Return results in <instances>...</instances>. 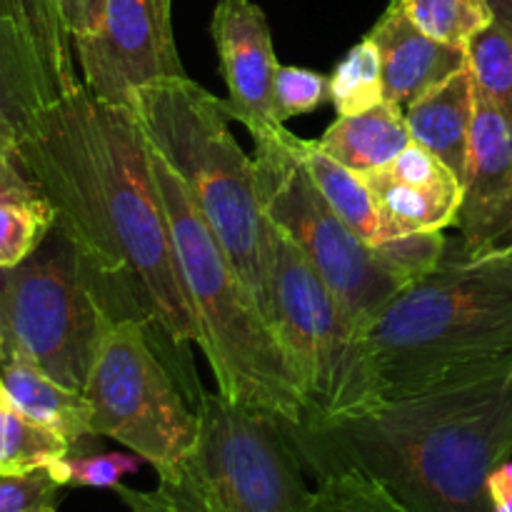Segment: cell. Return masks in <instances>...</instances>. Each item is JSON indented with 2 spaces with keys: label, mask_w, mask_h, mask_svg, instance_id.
<instances>
[{
  "label": "cell",
  "mask_w": 512,
  "mask_h": 512,
  "mask_svg": "<svg viewBox=\"0 0 512 512\" xmlns=\"http://www.w3.org/2000/svg\"><path fill=\"white\" fill-rule=\"evenodd\" d=\"M18 155L105 305L118 290L125 313L143 318L175 348L198 345V320L180 278L148 143L130 108L103 103L78 85L50 103Z\"/></svg>",
  "instance_id": "6da1fadb"
},
{
  "label": "cell",
  "mask_w": 512,
  "mask_h": 512,
  "mask_svg": "<svg viewBox=\"0 0 512 512\" xmlns=\"http://www.w3.org/2000/svg\"><path fill=\"white\" fill-rule=\"evenodd\" d=\"M288 433L318 480L355 470L408 512H493L488 478L512 458V353L358 418Z\"/></svg>",
  "instance_id": "7a4b0ae2"
},
{
  "label": "cell",
  "mask_w": 512,
  "mask_h": 512,
  "mask_svg": "<svg viewBox=\"0 0 512 512\" xmlns=\"http://www.w3.org/2000/svg\"><path fill=\"white\" fill-rule=\"evenodd\" d=\"M365 340L385 403L512 353V253L470 258L448 245L438 268L375 315Z\"/></svg>",
  "instance_id": "3957f363"
},
{
  "label": "cell",
  "mask_w": 512,
  "mask_h": 512,
  "mask_svg": "<svg viewBox=\"0 0 512 512\" xmlns=\"http://www.w3.org/2000/svg\"><path fill=\"white\" fill-rule=\"evenodd\" d=\"M148 155L180 278L198 320V348L213 370L218 393L228 403L300 428L305 423L303 398L258 295L230 263L175 170L150 143Z\"/></svg>",
  "instance_id": "277c9868"
},
{
  "label": "cell",
  "mask_w": 512,
  "mask_h": 512,
  "mask_svg": "<svg viewBox=\"0 0 512 512\" xmlns=\"http://www.w3.org/2000/svg\"><path fill=\"white\" fill-rule=\"evenodd\" d=\"M130 113L145 140L175 170L230 263L263 305L260 243L265 215L253 155L230 133L228 100L188 75H165L135 90Z\"/></svg>",
  "instance_id": "5b68a950"
},
{
  "label": "cell",
  "mask_w": 512,
  "mask_h": 512,
  "mask_svg": "<svg viewBox=\"0 0 512 512\" xmlns=\"http://www.w3.org/2000/svg\"><path fill=\"white\" fill-rule=\"evenodd\" d=\"M198 438L153 490H113L130 512H310L303 460L288 425L203 393Z\"/></svg>",
  "instance_id": "8992f818"
},
{
  "label": "cell",
  "mask_w": 512,
  "mask_h": 512,
  "mask_svg": "<svg viewBox=\"0 0 512 512\" xmlns=\"http://www.w3.org/2000/svg\"><path fill=\"white\" fill-rule=\"evenodd\" d=\"M265 318L305 405L303 425L358 418L385 403L365 330L303 250L263 218ZM300 425V428H303Z\"/></svg>",
  "instance_id": "52a82bcc"
},
{
  "label": "cell",
  "mask_w": 512,
  "mask_h": 512,
  "mask_svg": "<svg viewBox=\"0 0 512 512\" xmlns=\"http://www.w3.org/2000/svg\"><path fill=\"white\" fill-rule=\"evenodd\" d=\"M78 248L58 228L15 268H0L5 358L18 355L83 393L100 330L110 318Z\"/></svg>",
  "instance_id": "ba28073f"
},
{
  "label": "cell",
  "mask_w": 512,
  "mask_h": 512,
  "mask_svg": "<svg viewBox=\"0 0 512 512\" xmlns=\"http://www.w3.org/2000/svg\"><path fill=\"white\" fill-rule=\"evenodd\" d=\"M298 143V135L285 125L253 138L263 215L303 250L335 298L365 330L403 285L378 263L373 245L330 208L300 158Z\"/></svg>",
  "instance_id": "9c48e42d"
},
{
  "label": "cell",
  "mask_w": 512,
  "mask_h": 512,
  "mask_svg": "<svg viewBox=\"0 0 512 512\" xmlns=\"http://www.w3.org/2000/svg\"><path fill=\"white\" fill-rule=\"evenodd\" d=\"M83 395L95 438L118 440L158 475L170 473L198 438V413L155 353L150 325L135 315L105 320Z\"/></svg>",
  "instance_id": "30bf717a"
},
{
  "label": "cell",
  "mask_w": 512,
  "mask_h": 512,
  "mask_svg": "<svg viewBox=\"0 0 512 512\" xmlns=\"http://www.w3.org/2000/svg\"><path fill=\"white\" fill-rule=\"evenodd\" d=\"M80 85L93 98L130 108L135 90L165 75H185L173 20L155 0H105L90 33L73 43Z\"/></svg>",
  "instance_id": "8fae6325"
},
{
  "label": "cell",
  "mask_w": 512,
  "mask_h": 512,
  "mask_svg": "<svg viewBox=\"0 0 512 512\" xmlns=\"http://www.w3.org/2000/svg\"><path fill=\"white\" fill-rule=\"evenodd\" d=\"M455 228L470 258L512 253V120L480 90Z\"/></svg>",
  "instance_id": "7c38bea8"
},
{
  "label": "cell",
  "mask_w": 512,
  "mask_h": 512,
  "mask_svg": "<svg viewBox=\"0 0 512 512\" xmlns=\"http://www.w3.org/2000/svg\"><path fill=\"white\" fill-rule=\"evenodd\" d=\"M210 33L228 85L233 120L243 123L253 138L283 128L273 98L280 63L263 8L253 0H218Z\"/></svg>",
  "instance_id": "4fadbf2b"
},
{
  "label": "cell",
  "mask_w": 512,
  "mask_h": 512,
  "mask_svg": "<svg viewBox=\"0 0 512 512\" xmlns=\"http://www.w3.org/2000/svg\"><path fill=\"white\" fill-rule=\"evenodd\" d=\"M380 220V243L455 225L463 183L423 145L410 143L395 160L360 173Z\"/></svg>",
  "instance_id": "5bb4252c"
},
{
  "label": "cell",
  "mask_w": 512,
  "mask_h": 512,
  "mask_svg": "<svg viewBox=\"0 0 512 512\" xmlns=\"http://www.w3.org/2000/svg\"><path fill=\"white\" fill-rule=\"evenodd\" d=\"M368 38L378 45L388 103L410 105L470 63L468 48L438 43L420 33L398 8L388 5Z\"/></svg>",
  "instance_id": "9a60e30c"
},
{
  "label": "cell",
  "mask_w": 512,
  "mask_h": 512,
  "mask_svg": "<svg viewBox=\"0 0 512 512\" xmlns=\"http://www.w3.org/2000/svg\"><path fill=\"white\" fill-rule=\"evenodd\" d=\"M58 98L60 88L38 43L23 25L0 15V145L18 153Z\"/></svg>",
  "instance_id": "2e32d148"
},
{
  "label": "cell",
  "mask_w": 512,
  "mask_h": 512,
  "mask_svg": "<svg viewBox=\"0 0 512 512\" xmlns=\"http://www.w3.org/2000/svg\"><path fill=\"white\" fill-rule=\"evenodd\" d=\"M475 105L478 83L470 63L438 88L405 105V123L413 143L423 145L435 158L443 160L460 183H465L468 175Z\"/></svg>",
  "instance_id": "e0dca14e"
},
{
  "label": "cell",
  "mask_w": 512,
  "mask_h": 512,
  "mask_svg": "<svg viewBox=\"0 0 512 512\" xmlns=\"http://www.w3.org/2000/svg\"><path fill=\"white\" fill-rule=\"evenodd\" d=\"M0 383L13 408H18L33 423L45 425L68 440L73 453L95 438L88 398L80 390L53 380L30 360L8 355L0 363Z\"/></svg>",
  "instance_id": "ac0fdd59"
},
{
  "label": "cell",
  "mask_w": 512,
  "mask_h": 512,
  "mask_svg": "<svg viewBox=\"0 0 512 512\" xmlns=\"http://www.w3.org/2000/svg\"><path fill=\"white\" fill-rule=\"evenodd\" d=\"M410 138L405 110L383 100L358 115H340L318 140L320 148L355 173H370L398 158Z\"/></svg>",
  "instance_id": "d6986e66"
},
{
  "label": "cell",
  "mask_w": 512,
  "mask_h": 512,
  "mask_svg": "<svg viewBox=\"0 0 512 512\" xmlns=\"http://www.w3.org/2000/svg\"><path fill=\"white\" fill-rule=\"evenodd\" d=\"M300 158L308 168L310 178L318 185L323 198L328 200L330 208L360 235L368 245L380 243V220L375 210L373 198H370L368 185L363 183L360 173L345 168L335 158H330L318 140H300L298 143Z\"/></svg>",
  "instance_id": "ffe728a7"
},
{
  "label": "cell",
  "mask_w": 512,
  "mask_h": 512,
  "mask_svg": "<svg viewBox=\"0 0 512 512\" xmlns=\"http://www.w3.org/2000/svg\"><path fill=\"white\" fill-rule=\"evenodd\" d=\"M73 453L70 443L0 398V475H28Z\"/></svg>",
  "instance_id": "44dd1931"
},
{
  "label": "cell",
  "mask_w": 512,
  "mask_h": 512,
  "mask_svg": "<svg viewBox=\"0 0 512 512\" xmlns=\"http://www.w3.org/2000/svg\"><path fill=\"white\" fill-rule=\"evenodd\" d=\"M390 5L420 33L455 48H470V43L495 23L485 0H390Z\"/></svg>",
  "instance_id": "7402d4cb"
},
{
  "label": "cell",
  "mask_w": 512,
  "mask_h": 512,
  "mask_svg": "<svg viewBox=\"0 0 512 512\" xmlns=\"http://www.w3.org/2000/svg\"><path fill=\"white\" fill-rule=\"evenodd\" d=\"M385 100L383 85V63L380 50L373 40L365 35L358 45L345 53V58L335 65L330 75V103L335 113L358 115L375 108Z\"/></svg>",
  "instance_id": "603a6c76"
},
{
  "label": "cell",
  "mask_w": 512,
  "mask_h": 512,
  "mask_svg": "<svg viewBox=\"0 0 512 512\" xmlns=\"http://www.w3.org/2000/svg\"><path fill=\"white\" fill-rule=\"evenodd\" d=\"M58 223L55 208L43 193L0 200V268L28 260Z\"/></svg>",
  "instance_id": "cb8c5ba5"
},
{
  "label": "cell",
  "mask_w": 512,
  "mask_h": 512,
  "mask_svg": "<svg viewBox=\"0 0 512 512\" xmlns=\"http://www.w3.org/2000/svg\"><path fill=\"white\" fill-rule=\"evenodd\" d=\"M468 53L478 90L512 120V28L493 23L470 43Z\"/></svg>",
  "instance_id": "d4e9b609"
},
{
  "label": "cell",
  "mask_w": 512,
  "mask_h": 512,
  "mask_svg": "<svg viewBox=\"0 0 512 512\" xmlns=\"http://www.w3.org/2000/svg\"><path fill=\"white\" fill-rule=\"evenodd\" d=\"M310 512H408L380 483L355 470L318 480Z\"/></svg>",
  "instance_id": "484cf974"
},
{
  "label": "cell",
  "mask_w": 512,
  "mask_h": 512,
  "mask_svg": "<svg viewBox=\"0 0 512 512\" xmlns=\"http://www.w3.org/2000/svg\"><path fill=\"white\" fill-rule=\"evenodd\" d=\"M448 238L443 230L438 233H413L403 238L383 240L373 245V253L378 263L398 280L403 288L413 285L415 280L425 278L430 270L440 265V260L448 253Z\"/></svg>",
  "instance_id": "4316f807"
},
{
  "label": "cell",
  "mask_w": 512,
  "mask_h": 512,
  "mask_svg": "<svg viewBox=\"0 0 512 512\" xmlns=\"http://www.w3.org/2000/svg\"><path fill=\"white\" fill-rule=\"evenodd\" d=\"M143 463L145 460L135 453H70L60 463L50 465V473L63 488L115 490L125 475L138 473Z\"/></svg>",
  "instance_id": "83f0119b"
},
{
  "label": "cell",
  "mask_w": 512,
  "mask_h": 512,
  "mask_svg": "<svg viewBox=\"0 0 512 512\" xmlns=\"http://www.w3.org/2000/svg\"><path fill=\"white\" fill-rule=\"evenodd\" d=\"M273 98L278 118L290 120L298 115L313 113L330 100V78L310 68L298 65H280L275 73Z\"/></svg>",
  "instance_id": "f1b7e54d"
},
{
  "label": "cell",
  "mask_w": 512,
  "mask_h": 512,
  "mask_svg": "<svg viewBox=\"0 0 512 512\" xmlns=\"http://www.w3.org/2000/svg\"><path fill=\"white\" fill-rule=\"evenodd\" d=\"M63 485L50 468L28 475H0V512H50Z\"/></svg>",
  "instance_id": "f546056e"
},
{
  "label": "cell",
  "mask_w": 512,
  "mask_h": 512,
  "mask_svg": "<svg viewBox=\"0 0 512 512\" xmlns=\"http://www.w3.org/2000/svg\"><path fill=\"white\" fill-rule=\"evenodd\" d=\"M43 193L30 173L25 170L18 153L0 145V200L3 198H23V195Z\"/></svg>",
  "instance_id": "4dcf8cb0"
},
{
  "label": "cell",
  "mask_w": 512,
  "mask_h": 512,
  "mask_svg": "<svg viewBox=\"0 0 512 512\" xmlns=\"http://www.w3.org/2000/svg\"><path fill=\"white\" fill-rule=\"evenodd\" d=\"M60 10V18H63L65 30H68L70 40L83 38L85 33L95 28L100 13H103L105 0H55Z\"/></svg>",
  "instance_id": "1f68e13d"
},
{
  "label": "cell",
  "mask_w": 512,
  "mask_h": 512,
  "mask_svg": "<svg viewBox=\"0 0 512 512\" xmlns=\"http://www.w3.org/2000/svg\"><path fill=\"white\" fill-rule=\"evenodd\" d=\"M488 498L493 512H512V458L498 465L488 478Z\"/></svg>",
  "instance_id": "d6a6232c"
},
{
  "label": "cell",
  "mask_w": 512,
  "mask_h": 512,
  "mask_svg": "<svg viewBox=\"0 0 512 512\" xmlns=\"http://www.w3.org/2000/svg\"><path fill=\"white\" fill-rule=\"evenodd\" d=\"M485 3H488L490 10H493L495 23L512 28V0H485Z\"/></svg>",
  "instance_id": "836d02e7"
},
{
  "label": "cell",
  "mask_w": 512,
  "mask_h": 512,
  "mask_svg": "<svg viewBox=\"0 0 512 512\" xmlns=\"http://www.w3.org/2000/svg\"><path fill=\"white\" fill-rule=\"evenodd\" d=\"M155 3H158L160 13H163L165 18L173 20V0H155Z\"/></svg>",
  "instance_id": "e575fe53"
},
{
  "label": "cell",
  "mask_w": 512,
  "mask_h": 512,
  "mask_svg": "<svg viewBox=\"0 0 512 512\" xmlns=\"http://www.w3.org/2000/svg\"><path fill=\"white\" fill-rule=\"evenodd\" d=\"M5 360V343H3V333H0V363Z\"/></svg>",
  "instance_id": "d590c367"
},
{
  "label": "cell",
  "mask_w": 512,
  "mask_h": 512,
  "mask_svg": "<svg viewBox=\"0 0 512 512\" xmlns=\"http://www.w3.org/2000/svg\"><path fill=\"white\" fill-rule=\"evenodd\" d=\"M0 15H5V18H8V5H5V0H0Z\"/></svg>",
  "instance_id": "8d00e7d4"
},
{
  "label": "cell",
  "mask_w": 512,
  "mask_h": 512,
  "mask_svg": "<svg viewBox=\"0 0 512 512\" xmlns=\"http://www.w3.org/2000/svg\"><path fill=\"white\" fill-rule=\"evenodd\" d=\"M0 398H3V383H0Z\"/></svg>",
  "instance_id": "74e56055"
},
{
  "label": "cell",
  "mask_w": 512,
  "mask_h": 512,
  "mask_svg": "<svg viewBox=\"0 0 512 512\" xmlns=\"http://www.w3.org/2000/svg\"><path fill=\"white\" fill-rule=\"evenodd\" d=\"M50 512H58V510H55V508H53V510H50Z\"/></svg>",
  "instance_id": "f35d334b"
}]
</instances>
